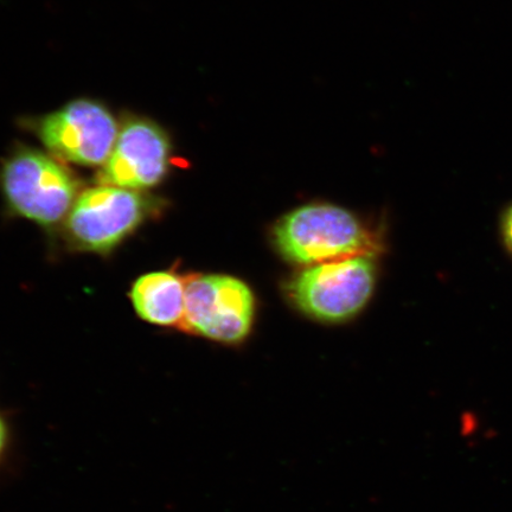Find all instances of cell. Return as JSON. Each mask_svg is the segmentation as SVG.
I'll list each match as a JSON object with an SVG mask.
<instances>
[{
  "instance_id": "30bf717a",
  "label": "cell",
  "mask_w": 512,
  "mask_h": 512,
  "mask_svg": "<svg viewBox=\"0 0 512 512\" xmlns=\"http://www.w3.org/2000/svg\"><path fill=\"white\" fill-rule=\"evenodd\" d=\"M501 229L504 245L512 254V203L510 207L504 211Z\"/></svg>"
},
{
  "instance_id": "7a4b0ae2",
  "label": "cell",
  "mask_w": 512,
  "mask_h": 512,
  "mask_svg": "<svg viewBox=\"0 0 512 512\" xmlns=\"http://www.w3.org/2000/svg\"><path fill=\"white\" fill-rule=\"evenodd\" d=\"M375 280L371 256H355L306 268L288 285V294L306 315L320 322L341 323L367 305Z\"/></svg>"
},
{
  "instance_id": "3957f363",
  "label": "cell",
  "mask_w": 512,
  "mask_h": 512,
  "mask_svg": "<svg viewBox=\"0 0 512 512\" xmlns=\"http://www.w3.org/2000/svg\"><path fill=\"white\" fill-rule=\"evenodd\" d=\"M255 299L251 288L229 275H191L181 325L188 334L235 344L251 331Z\"/></svg>"
},
{
  "instance_id": "5b68a950",
  "label": "cell",
  "mask_w": 512,
  "mask_h": 512,
  "mask_svg": "<svg viewBox=\"0 0 512 512\" xmlns=\"http://www.w3.org/2000/svg\"><path fill=\"white\" fill-rule=\"evenodd\" d=\"M152 209L150 198L136 190L100 185L75 201L68 214V234L85 251L110 252L149 217Z\"/></svg>"
},
{
  "instance_id": "8992f818",
  "label": "cell",
  "mask_w": 512,
  "mask_h": 512,
  "mask_svg": "<svg viewBox=\"0 0 512 512\" xmlns=\"http://www.w3.org/2000/svg\"><path fill=\"white\" fill-rule=\"evenodd\" d=\"M38 133L43 144L57 157L74 164L96 166L110 158L119 130L106 107L82 99L44 118Z\"/></svg>"
},
{
  "instance_id": "277c9868",
  "label": "cell",
  "mask_w": 512,
  "mask_h": 512,
  "mask_svg": "<svg viewBox=\"0 0 512 512\" xmlns=\"http://www.w3.org/2000/svg\"><path fill=\"white\" fill-rule=\"evenodd\" d=\"M2 187L10 206L25 219L53 226L72 210L78 183L54 159L19 151L4 164Z\"/></svg>"
},
{
  "instance_id": "9c48e42d",
  "label": "cell",
  "mask_w": 512,
  "mask_h": 512,
  "mask_svg": "<svg viewBox=\"0 0 512 512\" xmlns=\"http://www.w3.org/2000/svg\"><path fill=\"white\" fill-rule=\"evenodd\" d=\"M14 444V434L9 419L0 411V465L5 463L12 450Z\"/></svg>"
},
{
  "instance_id": "52a82bcc",
  "label": "cell",
  "mask_w": 512,
  "mask_h": 512,
  "mask_svg": "<svg viewBox=\"0 0 512 512\" xmlns=\"http://www.w3.org/2000/svg\"><path fill=\"white\" fill-rule=\"evenodd\" d=\"M170 140L158 125L133 119L121 128L110 158L99 174L102 185L143 190L168 174Z\"/></svg>"
},
{
  "instance_id": "ba28073f",
  "label": "cell",
  "mask_w": 512,
  "mask_h": 512,
  "mask_svg": "<svg viewBox=\"0 0 512 512\" xmlns=\"http://www.w3.org/2000/svg\"><path fill=\"white\" fill-rule=\"evenodd\" d=\"M187 283L188 277L172 272L145 274L132 288L134 309L151 324L179 326L184 316Z\"/></svg>"
},
{
  "instance_id": "6da1fadb",
  "label": "cell",
  "mask_w": 512,
  "mask_h": 512,
  "mask_svg": "<svg viewBox=\"0 0 512 512\" xmlns=\"http://www.w3.org/2000/svg\"><path fill=\"white\" fill-rule=\"evenodd\" d=\"M275 245L294 264L373 256L380 242L350 211L331 204H310L281 219L274 229Z\"/></svg>"
}]
</instances>
